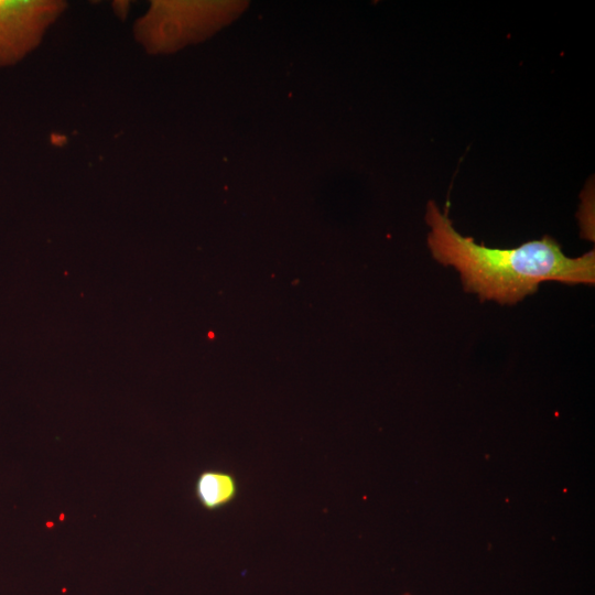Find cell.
<instances>
[{
	"label": "cell",
	"mask_w": 595,
	"mask_h": 595,
	"mask_svg": "<svg viewBox=\"0 0 595 595\" xmlns=\"http://www.w3.org/2000/svg\"><path fill=\"white\" fill-rule=\"evenodd\" d=\"M402 595H411L410 593H403Z\"/></svg>",
	"instance_id": "obj_4"
},
{
	"label": "cell",
	"mask_w": 595,
	"mask_h": 595,
	"mask_svg": "<svg viewBox=\"0 0 595 595\" xmlns=\"http://www.w3.org/2000/svg\"><path fill=\"white\" fill-rule=\"evenodd\" d=\"M64 3L46 0H0V67L18 63L37 46Z\"/></svg>",
	"instance_id": "obj_2"
},
{
	"label": "cell",
	"mask_w": 595,
	"mask_h": 595,
	"mask_svg": "<svg viewBox=\"0 0 595 595\" xmlns=\"http://www.w3.org/2000/svg\"><path fill=\"white\" fill-rule=\"evenodd\" d=\"M194 490L202 507L213 511L230 505L238 496L239 485L234 474L208 469L198 475Z\"/></svg>",
	"instance_id": "obj_3"
},
{
	"label": "cell",
	"mask_w": 595,
	"mask_h": 595,
	"mask_svg": "<svg viewBox=\"0 0 595 595\" xmlns=\"http://www.w3.org/2000/svg\"><path fill=\"white\" fill-rule=\"evenodd\" d=\"M425 220L431 229L428 246L433 258L454 267L465 291L476 293L480 301L513 305L536 293L544 281L571 285L595 282L594 250L570 258L547 235L510 249L478 245L453 227L447 207L442 212L433 201L428 203Z\"/></svg>",
	"instance_id": "obj_1"
}]
</instances>
